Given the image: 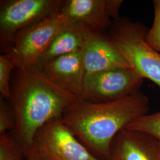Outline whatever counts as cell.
Instances as JSON below:
<instances>
[{
    "label": "cell",
    "instance_id": "1",
    "mask_svg": "<svg viewBox=\"0 0 160 160\" xmlns=\"http://www.w3.org/2000/svg\"><path fill=\"white\" fill-rule=\"evenodd\" d=\"M8 102L15 116L12 136L26 155L38 131L52 120L62 119L78 98L59 88L37 67L14 69Z\"/></svg>",
    "mask_w": 160,
    "mask_h": 160
},
{
    "label": "cell",
    "instance_id": "2",
    "mask_svg": "<svg viewBox=\"0 0 160 160\" xmlns=\"http://www.w3.org/2000/svg\"><path fill=\"white\" fill-rule=\"evenodd\" d=\"M148 109V98L139 92L106 102L78 99L65 109L62 120L91 152L108 160L116 135Z\"/></svg>",
    "mask_w": 160,
    "mask_h": 160
},
{
    "label": "cell",
    "instance_id": "3",
    "mask_svg": "<svg viewBox=\"0 0 160 160\" xmlns=\"http://www.w3.org/2000/svg\"><path fill=\"white\" fill-rule=\"evenodd\" d=\"M147 30L127 18L113 22L109 36L132 69L160 87V53L145 40Z\"/></svg>",
    "mask_w": 160,
    "mask_h": 160
},
{
    "label": "cell",
    "instance_id": "4",
    "mask_svg": "<svg viewBox=\"0 0 160 160\" xmlns=\"http://www.w3.org/2000/svg\"><path fill=\"white\" fill-rule=\"evenodd\" d=\"M25 157L39 160H102L84 146L62 119L52 120L38 131Z\"/></svg>",
    "mask_w": 160,
    "mask_h": 160
},
{
    "label": "cell",
    "instance_id": "5",
    "mask_svg": "<svg viewBox=\"0 0 160 160\" xmlns=\"http://www.w3.org/2000/svg\"><path fill=\"white\" fill-rule=\"evenodd\" d=\"M61 0H2L0 1V49L11 51L23 29L60 11Z\"/></svg>",
    "mask_w": 160,
    "mask_h": 160
},
{
    "label": "cell",
    "instance_id": "6",
    "mask_svg": "<svg viewBox=\"0 0 160 160\" xmlns=\"http://www.w3.org/2000/svg\"><path fill=\"white\" fill-rule=\"evenodd\" d=\"M69 26L60 12L53 13L20 31L7 53L13 58L17 68L37 67L52 42Z\"/></svg>",
    "mask_w": 160,
    "mask_h": 160
},
{
    "label": "cell",
    "instance_id": "7",
    "mask_svg": "<svg viewBox=\"0 0 160 160\" xmlns=\"http://www.w3.org/2000/svg\"><path fill=\"white\" fill-rule=\"evenodd\" d=\"M144 78L132 68H116L86 75L81 100L106 102L139 92Z\"/></svg>",
    "mask_w": 160,
    "mask_h": 160
},
{
    "label": "cell",
    "instance_id": "8",
    "mask_svg": "<svg viewBox=\"0 0 160 160\" xmlns=\"http://www.w3.org/2000/svg\"><path fill=\"white\" fill-rule=\"evenodd\" d=\"M81 33V52L86 75L112 69L131 68L109 36L83 26Z\"/></svg>",
    "mask_w": 160,
    "mask_h": 160
},
{
    "label": "cell",
    "instance_id": "9",
    "mask_svg": "<svg viewBox=\"0 0 160 160\" xmlns=\"http://www.w3.org/2000/svg\"><path fill=\"white\" fill-rule=\"evenodd\" d=\"M38 68L59 88L81 98L86 71L81 50L55 58Z\"/></svg>",
    "mask_w": 160,
    "mask_h": 160
},
{
    "label": "cell",
    "instance_id": "10",
    "mask_svg": "<svg viewBox=\"0 0 160 160\" xmlns=\"http://www.w3.org/2000/svg\"><path fill=\"white\" fill-rule=\"evenodd\" d=\"M108 160H160V143L146 133L124 128L113 139Z\"/></svg>",
    "mask_w": 160,
    "mask_h": 160
},
{
    "label": "cell",
    "instance_id": "11",
    "mask_svg": "<svg viewBox=\"0 0 160 160\" xmlns=\"http://www.w3.org/2000/svg\"><path fill=\"white\" fill-rule=\"evenodd\" d=\"M60 13L70 24L81 25L94 31L103 32L113 22L107 0H67Z\"/></svg>",
    "mask_w": 160,
    "mask_h": 160
},
{
    "label": "cell",
    "instance_id": "12",
    "mask_svg": "<svg viewBox=\"0 0 160 160\" xmlns=\"http://www.w3.org/2000/svg\"><path fill=\"white\" fill-rule=\"evenodd\" d=\"M82 43L81 26L70 24L52 42L40 59L38 68L52 60L80 51Z\"/></svg>",
    "mask_w": 160,
    "mask_h": 160
},
{
    "label": "cell",
    "instance_id": "13",
    "mask_svg": "<svg viewBox=\"0 0 160 160\" xmlns=\"http://www.w3.org/2000/svg\"><path fill=\"white\" fill-rule=\"evenodd\" d=\"M125 128L146 133L160 143V111L144 114L132 121Z\"/></svg>",
    "mask_w": 160,
    "mask_h": 160
},
{
    "label": "cell",
    "instance_id": "14",
    "mask_svg": "<svg viewBox=\"0 0 160 160\" xmlns=\"http://www.w3.org/2000/svg\"><path fill=\"white\" fill-rule=\"evenodd\" d=\"M17 68V65L9 53L0 55V93L1 96L7 101L11 94L12 72Z\"/></svg>",
    "mask_w": 160,
    "mask_h": 160
},
{
    "label": "cell",
    "instance_id": "15",
    "mask_svg": "<svg viewBox=\"0 0 160 160\" xmlns=\"http://www.w3.org/2000/svg\"><path fill=\"white\" fill-rule=\"evenodd\" d=\"M23 157L22 149L11 134H0V160H24Z\"/></svg>",
    "mask_w": 160,
    "mask_h": 160
},
{
    "label": "cell",
    "instance_id": "16",
    "mask_svg": "<svg viewBox=\"0 0 160 160\" xmlns=\"http://www.w3.org/2000/svg\"><path fill=\"white\" fill-rule=\"evenodd\" d=\"M154 19L152 28L145 36L147 43L156 51L160 52V0L154 1Z\"/></svg>",
    "mask_w": 160,
    "mask_h": 160
},
{
    "label": "cell",
    "instance_id": "17",
    "mask_svg": "<svg viewBox=\"0 0 160 160\" xmlns=\"http://www.w3.org/2000/svg\"><path fill=\"white\" fill-rule=\"evenodd\" d=\"M15 126V116L9 102L0 97V134L12 131Z\"/></svg>",
    "mask_w": 160,
    "mask_h": 160
},
{
    "label": "cell",
    "instance_id": "18",
    "mask_svg": "<svg viewBox=\"0 0 160 160\" xmlns=\"http://www.w3.org/2000/svg\"><path fill=\"white\" fill-rule=\"evenodd\" d=\"M123 3L122 0H107V5L109 14L113 21L120 18L119 10Z\"/></svg>",
    "mask_w": 160,
    "mask_h": 160
},
{
    "label": "cell",
    "instance_id": "19",
    "mask_svg": "<svg viewBox=\"0 0 160 160\" xmlns=\"http://www.w3.org/2000/svg\"><path fill=\"white\" fill-rule=\"evenodd\" d=\"M28 160H38V159H37V158H28V159H27Z\"/></svg>",
    "mask_w": 160,
    "mask_h": 160
},
{
    "label": "cell",
    "instance_id": "20",
    "mask_svg": "<svg viewBox=\"0 0 160 160\" xmlns=\"http://www.w3.org/2000/svg\"><path fill=\"white\" fill-rule=\"evenodd\" d=\"M26 160H27V159H26Z\"/></svg>",
    "mask_w": 160,
    "mask_h": 160
}]
</instances>
